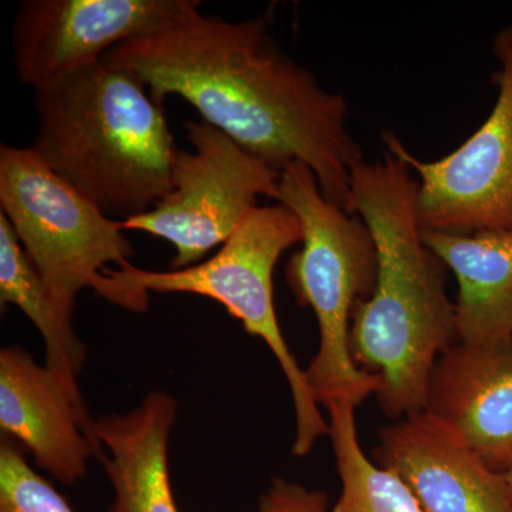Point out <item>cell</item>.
Segmentation results:
<instances>
[{
  "mask_svg": "<svg viewBox=\"0 0 512 512\" xmlns=\"http://www.w3.org/2000/svg\"><path fill=\"white\" fill-rule=\"evenodd\" d=\"M195 2L170 26L111 49L104 59L136 74L163 106L181 97L202 121L269 167L308 165L328 200L350 212L352 173L363 161L345 96L275 42L264 18L228 22Z\"/></svg>",
  "mask_w": 512,
  "mask_h": 512,
  "instance_id": "1",
  "label": "cell"
},
{
  "mask_svg": "<svg viewBox=\"0 0 512 512\" xmlns=\"http://www.w3.org/2000/svg\"><path fill=\"white\" fill-rule=\"evenodd\" d=\"M350 190V214L366 222L379 258L375 291L353 312L350 353L360 370L379 377L380 409L404 419L423 412L431 370L457 343L447 266L421 238L419 180L402 158L384 148L379 160L360 161Z\"/></svg>",
  "mask_w": 512,
  "mask_h": 512,
  "instance_id": "2",
  "label": "cell"
},
{
  "mask_svg": "<svg viewBox=\"0 0 512 512\" xmlns=\"http://www.w3.org/2000/svg\"><path fill=\"white\" fill-rule=\"evenodd\" d=\"M109 60L35 90L32 150L109 217L146 214L173 187L175 151L163 106Z\"/></svg>",
  "mask_w": 512,
  "mask_h": 512,
  "instance_id": "3",
  "label": "cell"
},
{
  "mask_svg": "<svg viewBox=\"0 0 512 512\" xmlns=\"http://www.w3.org/2000/svg\"><path fill=\"white\" fill-rule=\"evenodd\" d=\"M275 200L298 217L301 249L285 268L296 302L311 308L320 343L306 372L318 404L346 400L357 407L379 389V377L353 362L349 335L353 312L376 288L379 258L366 222L328 200L308 165L295 161L281 171Z\"/></svg>",
  "mask_w": 512,
  "mask_h": 512,
  "instance_id": "4",
  "label": "cell"
},
{
  "mask_svg": "<svg viewBox=\"0 0 512 512\" xmlns=\"http://www.w3.org/2000/svg\"><path fill=\"white\" fill-rule=\"evenodd\" d=\"M301 241V222L288 207H256L220 251L200 264L147 271L127 262L121 268L107 269L109 286L104 296L113 305L136 313L147 311L148 292L192 293L221 303L249 335L264 340L284 370L296 413L292 454L298 457L311 453L316 441L330 431L313 399L305 370L285 342L275 312V266L285 251Z\"/></svg>",
  "mask_w": 512,
  "mask_h": 512,
  "instance_id": "5",
  "label": "cell"
},
{
  "mask_svg": "<svg viewBox=\"0 0 512 512\" xmlns=\"http://www.w3.org/2000/svg\"><path fill=\"white\" fill-rule=\"evenodd\" d=\"M0 208L47 292L73 320L77 295H100L106 271L136 255L120 221L66 183L32 148L0 146Z\"/></svg>",
  "mask_w": 512,
  "mask_h": 512,
  "instance_id": "6",
  "label": "cell"
},
{
  "mask_svg": "<svg viewBox=\"0 0 512 512\" xmlns=\"http://www.w3.org/2000/svg\"><path fill=\"white\" fill-rule=\"evenodd\" d=\"M185 130L194 151H175L171 190L146 214L120 221L124 231L170 242V269L200 264L211 249L222 247L258 207V197L275 200L281 177L205 121H187Z\"/></svg>",
  "mask_w": 512,
  "mask_h": 512,
  "instance_id": "7",
  "label": "cell"
},
{
  "mask_svg": "<svg viewBox=\"0 0 512 512\" xmlns=\"http://www.w3.org/2000/svg\"><path fill=\"white\" fill-rule=\"evenodd\" d=\"M493 52L497 99L490 116L457 150L437 161L414 157L392 131L383 146L419 175L421 229L474 234L512 231V26L498 30Z\"/></svg>",
  "mask_w": 512,
  "mask_h": 512,
  "instance_id": "8",
  "label": "cell"
},
{
  "mask_svg": "<svg viewBox=\"0 0 512 512\" xmlns=\"http://www.w3.org/2000/svg\"><path fill=\"white\" fill-rule=\"evenodd\" d=\"M197 0H23L13 25L20 83L33 90L99 62L130 39L160 32Z\"/></svg>",
  "mask_w": 512,
  "mask_h": 512,
  "instance_id": "9",
  "label": "cell"
},
{
  "mask_svg": "<svg viewBox=\"0 0 512 512\" xmlns=\"http://www.w3.org/2000/svg\"><path fill=\"white\" fill-rule=\"evenodd\" d=\"M0 429L64 485L83 480L104 451L86 403L22 346L0 352Z\"/></svg>",
  "mask_w": 512,
  "mask_h": 512,
  "instance_id": "10",
  "label": "cell"
},
{
  "mask_svg": "<svg viewBox=\"0 0 512 512\" xmlns=\"http://www.w3.org/2000/svg\"><path fill=\"white\" fill-rule=\"evenodd\" d=\"M373 456L409 485L424 512H512L503 474L426 410L380 429Z\"/></svg>",
  "mask_w": 512,
  "mask_h": 512,
  "instance_id": "11",
  "label": "cell"
},
{
  "mask_svg": "<svg viewBox=\"0 0 512 512\" xmlns=\"http://www.w3.org/2000/svg\"><path fill=\"white\" fill-rule=\"evenodd\" d=\"M424 410L490 470H512V339L447 349L431 370Z\"/></svg>",
  "mask_w": 512,
  "mask_h": 512,
  "instance_id": "12",
  "label": "cell"
},
{
  "mask_svg": "<svg viewBox=\"0 0 512 512\" xmlns=\"http://www.w3.org/2000/svg\"><path fill=\"white\" fill-rule=\"evenodd\" d=\"M178 416L170 393L153 392L137 409L94 420L114 501L107 512H178L170 471L168 443Z\"/></svg>",
  "mask_w": 512,
  "mask_h": 512,
  "instance_id": "13",
  "label": "cell"
},
{
  "mask_svg": "<svg viewBox=\"0 0 512 512\" xmlns=\"http://www.w3.org/2000/svg\"><path fill=\"white\" fill-rule=\"evenodd\" d=\"M421 238L456 276L457 343L512 339V231L474 234L421 229Z\"/></svg>",
  "mask_w": 512,
  "mask_h": 512,
  "instance_id": "14",
  "label": "cell"
},
{
  "mask_svg": "<svg viewBox=\"0 0 512 512\" xmlns=\"http://www.w3.org/2000/svg\"><path fill=\"white\" fill-rule=\"evenodd\" d=\"M0 301L25 313L45 340L46 366L80 402L77 376L86 363V345L47 292L8 218L0 212Z\"/></svg>",
  "mask_w": 512,
  "mask_h": 512,
  "instance_id": "15",
  "label": "cell"
},
{
  "mask_svg": "<svg viewBox=\"0 0 512 512\" xmlns=\"http://www.w3.org/2000/svg\"><path fill=\"white\" fill-rule=\"evenodd\" d=\"M342 494L332 512H424L402 478L366 456L357 437L355 409L346 400L326 404Z\"/></svg>",
  "mask_w": 512,
  "mask_h": 512,
  "instance_id": "16",
  "label": "cell"
},
{
  "mask_svg": "<svg viewBox=\"0 0 512 512\" xmlns=\"http://www.w3.org/2000/svg\"><path fill=\"white\" fill-rule=\"evenodd\" d=\"M0 512H76L52 484L39 476L18 448L0 447Z\"/></svg>",
  "mask_w": 512,
  "mask_h": 512,
  "instance_id": "17",
  "label": "cell"
},
{
  "mask_svg": "<svg viewBox=\"0 0 512 512\" xmlns=\"http://www.w3.org/2000/svg\"><path fill=\"white\" fill-rule=\"evenodd\" d=\"M252 512H332L329 510L328 494L309 490L298 483L282 477L272 480L271 487L258 501Z\"/></svg>",
  "mask_w": 512,
  "mask_h": 512,
  "instance_id": "18",
  "label": "cell"
},
{
  "mask_svg": "<svg viewBox=\"0 0 512 512\" xmlns=\"http://www.w3.org/2000/svg\"><path fill=\"white\" fill-rule=\"evenodd\" d=\"M505 483H507L508 491H510L511 500H512V470L507 471V473L503 474Z\"/></svg>",
  "mask_w": 512,
  "mask_h": 512,
  "instance_id": "19",
  "label": "cell"
}]
</instances>
